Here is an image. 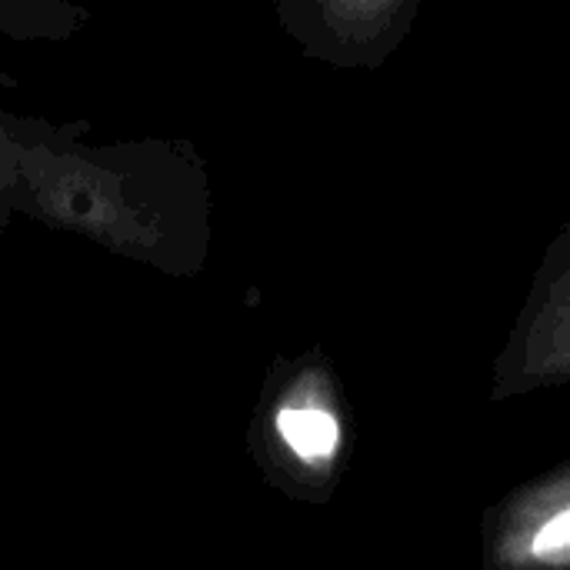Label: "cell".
<instances>
[{"label":"cell","instance_id":"6da1fadb","mask_svg":"<svg viewBox=\"0 0 570 570\" xmlns=\"http://www.w3.org/2000/svg\"><path fill=\"white\" fill-rule=\"evenodd\" d=\"M281 438L291 444L294 454L304 461H324L337 451V421L317 407H287L277 417Z\"/></svg>","mask_w":570,"mask_h":570},{"label":"cell","instance_id":"7a4b0ae2","mask_svg":"<svg viewBox=\"0 0 570 570\" xmlns=\"http://www.w3.org/2000/svg\"><path fill=\"white\" fill-rule=\"evenodd\" d=\"M531 554L548 564H570V508L558 511L531 541Z\"/></svg>","mask_w":570,"mask_h":570}]
</instances>
